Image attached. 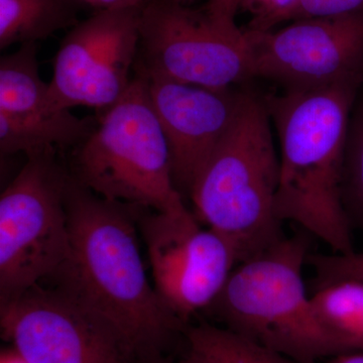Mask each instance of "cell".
I'll return each mask as SVG.
<instances>
[{
	"label": "cell",
	"instance_id": "9c48e42d",
	"mask_svg": "<svg viewBox=\"0 0 363 363\" xmlns=\"http://www.w3.org/2000/svg\"><path fill=\"white\" fill-rule=\"evenodd\" d=\"M138 225L157 295L188 325L220 295L240 264L235 248L220 233L202 227L189 209L166 213L142 208Z\"/></svg>",
	"mask_w": 363,
	"mask_h": 363
},
{
	"label": "cell",
	"instance_id": "6da1fadb",
	"mask_svg": "<svg viewBox=\"0 0 363 363\" xmlns=\"http://www.w3.org/2000/svg\"><path fill=\"white\" fill-rule=\"evenodd\" d=\"M66 207L70 257L48 283L111 324L143 363L166 357L187 325L164 306L147 278L138 238L142 207L104 199L72 176Z\"/></svg>",
	"mask_w": 363,
	"mask_h": 363
},
{
	"label": "cell",
	"instance_id": "30bf717a",
	"mask_svg": "<svg viewBox=\"0 0 363 363\" xmlns=\"http://www.w3.org/2000/svg\"><path fill=\"white\" fill-rule=\"evenodd\" d=\"M142 6L95 13L70 28L56 52L48 90L50 111L111 108L135 70Z\"/></svg>",
	"mask_w": 363,
	"mask_h": 363
},
{
	"label": "cell",
	"instance_id": "8fae6325",
	"mask_svg": "<svg viewBox=\"0 0 363 363\" xmlns=\"http://www.w3.org/2000/svg\"><path fill=\"white\" fill-rule=\"evenodd\" d=\"M253 77L286 92L362 80L363 13L303 18L281 30H245Z\"/></svg>",
	"mask_w": 363,
	"mask_h": 363
},
{
	"label": "cell",
	"instance_id": "ac0fdd59",
	"mask_svg": "<svg viewBox=\"0 0 363 363\" xmlns=\"http://www.w3.org/2000/svg\"><path fill=\"white\" fill-rule=\"evenodd\" d=\"M342 203L351 225L363 231V109L348 133L342 182Z\"/></svg>",
	"mask_w": 363,
	"mask_h": 363
},
{
	"label": "cell",
	"instance_id": "9a60e30c",
	"mask_svg": "<svg viewBox=\"0 0 363 363\" xmlns=\"http://www.w3.org/2000/svg\"><path fill=\"white\" fill-rule=\"evenodd\" d=\"M176 363H301L240 334L210 323L187 325Z\"/></svg>",
	"mask_w": 363,
	"mask_h": 363
},
{
	"label": "cell",
	"instance_id": "2e32d148",
	"mask_svg": "<svg viewBox=\"0 0 363 363\" xmlns=\"http://www.w3.org/2000/svg\"><path fill=\"white\" fill-rule=\"evenodd\" d=\"M49 83L40 75L37 43L21 45L0 59V113L35 116L52 112L48 105Z\"/></svg>",
	"mask_w": 363,
	"mask_h": 363
},
{
	"label": "cell",
	"instance_id": "603a6c76",
	"mask_svg": "<svg viewBox=\"0 0 363 363\" xmlns=\"http://www.w3.org/2000/svg\"><path fill=\"white\" fill-rule=\"evenodd\" d=\"M240 0H208L206 9L215 18L219 20L235 23L236 13H238Z\"/></svg>",
	"mask_w": 363,
	"mask_h": 363
},
{
	"label": "cell",
	"instance_id": "5bb4252c",
	"mask_svg": "<svg viewBox=\"0 0 363 363\" xmlns=\"http://www.w3.org/2000/svg\"><path fill=\"white\" fill-rule=\"evenodd\" d=\"M71 0H0V48L48 39L79 23Z\"/></svg>",
	"mask_w": 363,
	"mask_h": 363
},
{
	"label": "cell",
	"instance_id": "ba28073f",
	"mask_svg": "<svg viewBox=\"0 0 363 363\" xmlns=\"http://www.w3.org/2000/svg\"><path fill=\"white\" fill-rule=\"evenodd\" d=\"M0 326L26 363H143L111 324L49 284L0 303Z\"/></svg>",
	"mask_w": 363,
	"mask_h": 363
},
{
	"label": "cell",
	"instance_id": "7402d4cb",
	"mask_svg": "<svg viewBox=\"0 0 363 363\" xmlns=\"http://www.w3.org/2000/svg\"><path fill=\"white\" fill-rule=\"evenodd\" d=\"M80 7L92 9L93 13L101 11H113V9H125V7L143 6L147 0H71Z\"/></svg>",
	"mask_w": 363,
	"mask_h": 363
},
{
	"label": "cell",
	"instance_id": "e0dca14e",
	"mask_svg": "<svg viewBox=\"0 0 363 363\" xmlns=\"http://www.w3.org/2000/svg\"><path fill=\"white\" fill-rule=\"evenodd\" d=\"M313 305L320 321L348 351H363V283L337 279L315 288Z\"/></svg>",
	"mask_w": 363,
	"mask_h": 363
},
{
	"label": "cell",
	"instance_id": "4fadbf2b",
	"mask_svg": "<svg viewBox=\"0 0 363 363\" xmlns=\"http://www.w3.org/2000/svg\"><path fill=\"white\" fill-rule=\"evenodd\" d=\"M96 124L97 116L81 118L68 109L35 116L0 113V152L2 156L23 152L28 157L51 149L72 150Z\"/></svg>",
	"mask_w": 363,
	"mask_h": 363
},
{
	"label": "cell",
	"instance_id": "7a4b0ae2",
	"mask_svg": "<svg viewBox=\"0 0 363 363\" xmlns=\"http://www.w3.org/2000/svg\"><path fill=\"white\" fill-rule=\"evenodd\" d=\"M360 82L264 99L281 142L277 218L297 224L338 255L354 252L342 182L350 113Z\"/></svg>",
	"mask_w": 363,
	"mask_h": 363
},
{
	"label": "cell",
	"instance_id": "7c38bea8",
	"mask_svg": "<svg viewBox=\"0 0 363 363\" xmlns=\"http://www.w3.org/2000/svg\"><path fill=\"white\" fill-rule=\"evenodd\" d=\"M145 80L168 143L174 184L189 197L196 178L238 116L245 93Z\"/></svg>",
	"mask_w": 363,
	"mask_h": 363
},
{
	"label": "cell",
	"instance_id": "8992f818",
	"mask_svg": "<svg viewBox=\"0 0 363 363\" xmlns=\"http://www.w3.org/2000/svg\"><path fill=\"white\" fill-rule=\"evenodd\" d=\"M51 149L28 157L0 197V303L51 281L70 257V172Z\"/></svg>",
	"mask_w": 363,
	"mask_h": 363
},
{
	"label": "cell",
	"instance_id": "cb8c5ba5",
	"mask_svg": "<svg viewBox=\"0 0 363 363\" xmlns=\"http://www.w3.org/2000/svg\"><path fill=\"white\" fill-rule=\"evenodd\" d=\"M327 363H363V351L339 353L329 358Z\"/></svg>",
	"mask_w": 363,
	"mask_h": 363
},
{
	"label": "cell",
	"instance_id": "ffe728a7",
	"mask_svg": "<svg viewBox=\"0 0 363 363\" xmlns=\"http://www.w3.org/2000/svg\"><path fill=\"white\" fill-rule=\"evenodd\" d=\"M298 2V0H240L238 11L250 14L247 30H272L274 26L286 21Z\"/></svg>",
	"mask_w": 363,
	"mask_h": 363
},
{
	"label": "cell",
	"instance_id": "5b68a950",
	"mask_svg": "<svg viewBox=\"0 0 363 363\" xmlns=\"http://www.w3.org/2000/svg\"><path fill=\"white\" fill-rule=\"evenodd\" d=\"M96 116L94 130L71 150L74 180L109 201L166 213L187 210L147 81L135 75L125 94Z\"/></svg>",
	"mask_w": 363,
	"mask_h": 363
},
{
	"label": "cell",
	"instance_id": "52a82bcc",
	"mask_svg": "<svg viewBox=\"0 0 363 363\" xmlns=\"http://www.w3.org/2000/svg\"><path fill=\"white\" fill-rule=\"evenodd\" d=\"M136 76L211 89L253 77L250 45L235 23L206 7L177 0H147L140 9Z\"/></svg>",
	"mask_w": 363,
	"mask_h": 363
},
{
	"label": "cell",
	"instance_id": "d4e9b609",
	"mask_svg": "<svg viewBox=\"0 0 363 363\" xmlns=\"http://www.w3.org/2000/svg\"><path fill=\"white\" fill-rule=\"evenodd\" d=\"M150 363H176L174 362L173 358L168 357V355H166V357H162L157 358V359L152 360V362H150Z\"/></svg>",
	"mask_w": 363,
	"mask_h": 363
},
{
	"label": "cell",
	"instance_id": "3957f363",
	"mask_svg": "<svg viewBox=\"0 0 363 363\" xmlns=\"http://www.w3.org/2000/svg\"><path fill=\"white\" fill-rule=\"evenodd\" d=\"M266 101L245 93L240 111L191 189L196 218L245 262L285 236L274 212L279 157Z\"/></svg>",
	"mask_w": 363,
	"mask_h": 363
},
{
	"label": "cell",
	"instance_id": "484cf974",
	"mask_svg": "<svg viewBox=\"0 0 363 363\" xmlns=\"http://www.w3.org/2000/svg\"><path fill=\"white\" fill-rule=\"evenodd\" d=\"M177 1L181 2V4H189V6H190V4H192L193 1H195V0H177Z\"/></svg>",
	"mask_w": 363,
	"mask_h": 363
},
{
	"label": "cell",
	"instance_id": "d6986e66",
	"mask_svg": "<svg viewBox=\"0 0 363 363\" xmlns=\"http://www.w3.org/2000/svg\"><path fill=\"white\" fill-rule=\"evenodd\" d=\"M307 264L313 267L316 274L315 288L343 279H357L363 283V252L354 250L345 255L310 253Z\"/></svg>",
	"mask_w": 363,
	"mask_h": 363
},
{
	"label": "cell",
	"instance_id": "44dd1931",
	"mask_svg": "<svg viewBox=\"0 0 363 363\" xmlns=\"http://www.w3.org/2000/svg\"><path fill=\"white\" fill-rule=\"evenodd\" d=\"M363 13V0H298L286 21Z\"/></svg>",
	"mask_w": 363,
	"mask_h": 363
},
{
	"label": "cell",
	"instance_id": "277c9868",
	"mask_svg": "<svg viewBox=\"0 0 363 363\" xmlns=\"http://www.w3.org/2000/svg\"><path fill=\"white\" fill-rule=\"evenodd\" d=\"M310 234L284 236L240 262L206 311L229 330L301 363L350 352L320 321L303 269Z\"/></svg>",
	"mask_w": 363,
	"mask_h": 363
}]
</instances>
